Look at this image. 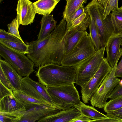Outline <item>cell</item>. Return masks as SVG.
Returning a JSON list of instances; mask_svg holds the SVG:
<instances>
[{
    "mask_svg": "<svg viewBox=\"0 0 122 122\" xmlns=\"http://www.w3.org/2000/svg\"><path fill=\"white\" fill-rule=\"evenodd\" d=\"M66 23L63 18L51 34L40 40L26 42L28 47L27 56L34 66L48 64L61 65L65 54Z\"/></svg>",
    "mask_w": 122,
    "mask_h": 122,
    "instance_id": "cell-1",
    "label": "cell"
},
{
    "mask_svg": "<svg viewBox=\"0 0 122 122\" xmlns=\"http://www.w3.org/2000/svg\"><path fill=\"white\" fill-rule=\"evenodd\" d=\"M76 74V66L51 64L39 67L36 76L46 86H56L74 83Z\"/></svg>",
    "mask_w": 122,
    "mask_h": 122,
    "instance_id": "cell-2",
    "label": "cell"
},
{
    "mask_svg": "<svg viewBox=\"0 0 122 122\" xmlns=\"http://www.w3.org/2000/svg\"><path fill=\"white\" fill-rule=\"evenodd\" d=\"M46 87L47 91L53 101L61 110L74 107L81 101L78 92L74 83L66 85Z\"/></svg>",
    "mask_w": 122,
    "mask_h": 122,
    "instance_id": "cell-3",
    "label": "cell"
},
{
    "mask_svg": "<svg viewBox=\"0 0 122 122\" xmlns=\"http://www.w3.org/2000/svg\"><path fill=\"white\" fill-rule=\"evenodd\" d=\"M86 7L90 16L93 18L98 29L101 47L106 46L108 39L113 33L111 20V13L104 19L103 8L97 0H92Z\"/></svg>",
    "mask_w": 122,
    "mask_h": 122,
    "instance_id": "cell-4",
    "label": "cell"
},
{
    "mask_svg": "<svg viewBox=\"0 0 122 122\" xmlns=\"http://www.w3.org/2000/svg\"><path fill=\"white\" fill-rule=\"evenodd\" d=\"M106 46L101 47L93 55L76 66L75 83L82 87L94 76L104 58Z\"/></svg>",
    "mask_w": 122,
    "mask_h": 122,
    "instance_id": "cell-5",
    "label": "cell"
},
{
    "mask_svg": "<svg viewBox=\"0 0 122 122\" xmlns=\"http://www.w3.org/2000/svg\"><path fill=\"white\" fill-rule=\"evenodd\" d=\"M0 55L22 77L29 76L34 71V63L27 56L1 43Z\"/></svg>",
    "mask_w": 122,
    "mask_h": 122,
    "instance_id": "cell-6",
    "label": "cell"
},
{
    "mask_svg": "<svg viewBox=\"0 0 122 122\" xmlns=\"http://www.w3.org/2000/svg\"><path fill=\"white\" fill-rule=\"evenodd\" d=\"M89 34L86 31L72 52L63 58L61 65L76 66L96 52Z\"/></svg>",
    "mask_w": 122,
    "mask_h": 122,
    "instance_id": "cell-7",
    "label": "cell"
},
{
    "mask_svg": "<svg viewBox=\"0 0 122 122\" xmlns=\"http://www.w3.org/2000/svg\"><path fill=\"white\" fill-rule=\"evenodd\" d=\"M121 57L117 59L112 70L107 75L92 97L90 101L93 107L104 108L108 97L118 84L120 80L115 76V73L117 65Z\"/></svg>",
    "mask_w": 122,
    "mask_h": 122,
    "instance_id": "cell-8",
    "label": "cell"
},
{
    "mask_svg": "<svg viewBox=\"0 0 122 122\" xmlns=\"http://www.w3.org/2000/svg\"><path fill=\"white\" fill-rule=\"evenodd\" d=\"M112 68L106 57H104L98 70L94 76L82 87L81 90L83 101L88 103L107 75Z\"/></svg>",
    "mask_w": 122,
    "mask_h": 122,
    "instance_id": "cell-9",
    "label": "cell"
},
{
    "mask_svg": "<svg viewBox=\"0 0 122 122\" xmlns=\"http://www.w3.org/2000/svg\"><path fill=\"white\" fill-rule=\"evenodd\" d=\"M20 90L33 97L58 107L48 93L46 86L33 80L29 76L23 78Z\"/></svg>",
    "mask_w": 122,
    "mask_h": 122,
    "instance_id": "cell-10",
    "label": "cell"
},
{
    "mask_svg": "<svg viewBox=\"0 0 122 122\" xmlns=\"http://www.w3.org/2000/svg\"><path fill=\"white\" fill-rule=\"evenodd\" d=\"M16 10L19 25H27L34 22L36 13L33 3L30 0H18Z\"/></svg>",
    "mask_w": 122,
    "mask_h": 122,
    "instance_id": "cell-11",
    "label": "cell"
},
{
    "mask_svg": "<svg viewBox=\"0 0 122 122\" xmlns=\"http://www.w3.org/2000/svg\"><path fill=\"white\" fill-rule=\"evenodd\" d=\"M122 35L113 34L108 39L106 46V57L110 66H114L117 59L122 55Z\"/></svg>",
    "mask_w": 122,
    "mask_h": 122,
    "instance_id": "cell-12",
    "label": "cell"
},
{
    "mask_svg": "<svg viewBox=\"0 0 122 122\" xmlns=\"http://www.w3.org/2000/svg\"><path fill=\"white\" fill-rule=\"evenodd\" d=\"M0 67L15 90H20L23 78L11 65L4 60L0 59Z\"/></svg>",
    "mask_w": 122,
    "mask_h": 122,
    "instance_id": "cell-13",
    "label": "cell"
},
{
    "mask_svg": "<svg viewBox=\"0 0 122 122\" xmlns=\"http://www.w3.org/2000/svg\"><path fill=\"white\" fill-rule=\"evenodd\" d=\"M81 114L80 111L73 107L65 110H61L55 114L46 116L45 122H68Z\"/></svg>",
    "mask_w": 122,
    "mask_h": 122,
    "instance_id": "cell-14",
    "label": "cell"
},
{
    "mask_svg": "<svg viewBox=\"0 0 122 122\" xmlns=\"http://www.w3.org/2000/svg\"><path fill=\"white\" fill-rule=\"evenodd\" d=\"M86 31H78L75 29L69 31H66L64 56L68 55L72 52Z\"/></svg>",
    "mask_w": 122,
    "mask_h": 122,
    "instance_id": "cell-15",
    "label": "cell"
},
{
    "mask_svg": "<svg viewBox=\"0 0 122 122\" xmlns=\"http://www.w3.org/2000/svg\"><path fill=\"white\" fill-rule=\"evenodd\" d=\"M40 23L41 27L37 36V40H42L48 36L57 26V22L52 15H43Z\"/></svg>",
    "mask_w": 122,
    "mask_h": 122,
    "instance_id": "cell-16",
    "label": "cell"
},
{
    "mask_svg": "<svg viewBox=\"0 0 122 122\" xmlns=\"http://www.w3.org/2000/svg\"><path fill=\"white\" fill-rule=\"evenodd\" d=\"M60 0H39L33 3L36 13L43 15H50Z\"/></svg>",
    "mask_w": 122,
    "mask_h": 122,
    "instance_id": "cell-17",
    "label": "cell"
},
{
    "mask_svg": "<svg viewBox=\"0 0 122 122\" xmlns=\"http://www.w3.org/2000/svg\"><path fill=\"white\" fill-rule=\"evenodd\" d=\"M91 20V17L86 11L66 25V31H69L75 29L78 31H86L89 27Z\"/></svg>",
    "mask_w": 122,
    "mask_h": 122,
    "instance_id": "cell-18",
    "label": "cell"
},
{
    "mask_svg": "<svg viewBox=\"0 0 122 122\" xmlns=\"http://www.w3.org/2000/svg\"><path fill=\"white\" fill-rule=\"evenodd\" d=\"M74 107L79 111L81 113L92 120H96L107 117L106 115L99 112L93 107L87 105L81 101Z\"/></svg>",
    "mask_w": 122,
    "mask_h": 122,
    "instance_id": "cell-19",
    "label": "cell"
},
{
    "mask_svg": "<svg viewBox=\"0 0 122 122\" xmlns=\"http://www.w3.org/2000/svg\"><path fill=\"white\" fill-rule=\"evenodd\" d=\"M13 94L19 104L39 105H46L49 104L33 97L24 93L20 90H13Z\"/></svg>",
    "mask_w": 122,
    "mask_h": 122,
    "instance_id": "cell-20",
    "label": "cell"
},
{
    "mask_svg": "<svg viewBox=\"0 0 122 122\" xmlns=\"http://www.w3.org/2000/svg\"><path fill=\"white\" fill-rule=\"evenodd\" d=\"M111 13L113 34L122 35V9L118 8L112 10Z\"/></svg>",
    "mask_w": 122,
    "mask_h": 122,
    "instance_id": "cell-21",
    "label": "cell"
},
{
    "mask_svg": "<svg viewBox=\"0 0 122 122\" xmlns=\"http://www.w3.org/2000/svg\"><path fill=\"white\" fill-rule=\"evenodd\" d=\"M66 4L63 12L62 16L66 20L71 16L84 3L86 0H66Z\"/></svg>",
    "mask_w": 122,
    "mask_h": 122,
    "instance_id": "cell-22",
    "label": "cell"
},
{
    "mask_svg": "<svg viewBox=\"0 0 122 122\" xmlns=\"http://www.w3.org/2000/svg\"><path fill=\"white\" fill-rule=\"evenodd\" d=\"M91 20L89 26V35L96 51L101 47L100 37L97 28L93 18L90 16Z\"/></svg>",
    "mask_w": 122,
    "mask_h": 122,
    "instance_id": "cell-23",
    "label": "cell"
},
{
    "mask_svg": "<svg viewBox=\"0 0 122 122\" xmlns=\"http://www.w3.org/2000/svg\"><path fill=\"white\" fill-rule=\"evenodd\" d=\"M0 43L20 53L24 54L28 53V46L25 43L3 40H0Z\"/></svg>",
    "mask_w": 122,
    "mask_h": 122,
    "instance_id": "cell-24",
    "label": "cell"
},
{
    "mask_svg": "<svg viewBox=\"0 0 122 122\" xmlns=\"http://www.w3.org/2000/svg\"><path fill=\"white\" fill-rule=\"evenodd\" d=\"M97 1L103 8V17L104 19L110 13L111 11L118 8V0H99Z\"/></svg>",
    "mask_w": 122,
    "mask_h": 122,
    "instance_id": "cell-25",
    "label": "cell"
},
{
    "mask_svg": "<svg viewBox=\"0 0 122 122\" xmlns=\"http://www.w3.org/2000/svg\"><path fill=\"white\" fill-rule=\"evenodd\" d=\"M122 107V97L111 99L107 102L104 110L107 113L117 110Z\"/></svg>",
    "mask_w": 122,
    "mask_h": 122,
    "instance_id": "cell-26",
    "label": "cell"
},
{
    "mask_svg": "<svg viewBox=\"0 0 122 122\" xmlns=\"http://www.w3.org/2000/svg\"><path fill=\"white\" fill-rule=\"evenodd\" d=\"M18 18L17 16L12 22L7 25L8 32L16 37L21 40L23 41L20 35L18 28L19 26Z\"/></svg>",
    "mask_w": 122,
    "mask_h": 122,
    "instance_id": "cell-27",
    "label": "cell"
},
{
    "mask_svg": "<svg viewBox=\"0 0 122 122\" xmlns=\"http://www.w3.org/2000/svg\"><path fill=\"white\" fill-rule=\"evenodd\" d=\"M0 40L11 41L25 43L16 37L5 31L3 29H0Z\"/></svg>",
    "mask_w": 122,
    "mask_h": 122,
    "instance_id": "cell-28",
    "label": "cell"
},
{
    "mask_svg": "<svg viewBox=\"0 0 122 122\" xmlns=\"http://www.w3.org/2000/svg\"><path fill=\"white\" fill-rule=\"evenodd\" d=\"M86 11V7H84L83 5L81 6L71 16L66 20V25H69L74 20Z\"/></svg>",
    "mask_w": 122,
    "mask_h": 122,
    "instance_id": "cell-29",
    "label": "cell"
},
{
    "mask_svg": "<svg viewBox=\"0 0 122 122\" xmlns=\"http://www.w3.org/2000/svg\"><path fill=\"white\" fill-rule=\"evenodd\" d=\"M0 82L8 89L12 91L15 90L0 67Z\"/></svg>",
    "mask_w": 122,
    "mask_h": 122,
    "instance_id": "cell-30",
    "label": "cell"
},
{
    "mask_svg": "<svg viewBox=\"0 0 122 122\" xmlns=\"http://www.w3.org/2000/svg\"><path fill=\"white\" fill-rule=\"evenodd\" d=\"M120 97H122V86L118 84L108 97V98L111 99Z\"/></svg>",
    "mask_w": 122,
    "mask_h": 122,
    "instance_id": "cell-31",
    "label": "cell"
},
{
    "mask_svg": "<svg viewBox=\"0 0 122 122\" xmlns=\"http://www.w3.org/2000/svg\"><path fill=\"white\" fill-rule=\"evenodd\" d=\"M0 100L6 97L13 95V91L7 88L0 82Z\"/></svg>",
    "mask_w": 122,
    "mask_h": 122,
    "instance_id": "cell-32",
    "label": "cell"
},
{
    "mask_svg": "<svg viewBox=\"0 0 122 122\" xmlns=\"http://www.w3.org/2000/svg\"><path fill=\"white\" fill-rule=\"evenodd\" d=\"M108 117L119 119H122V107L115 111L107 113Z\"/></svg>",
    "mask_w": 122,
    "mask_h": 122,
    "instance_id": "cell-33",
    "label": "cell"
},
{
    "mask_svg": "<svg viewBox=\"0 0 122 122\" xmlns=\"http://www.w3.org/2000/svg\"><path fill=\"white\" fill-rule=\"evenodd\" d=\"M89 122H122V119H119L107 117L100 119L91 120Z\"/></svg>",
    "mask_w": 122,
    "mask_h": 122,
    "instance_id": "cell-34",
    "label": "cell"
},
{
    "mask_svg": "<svg viewBox=\"0 0 122 122\" xmlns=\"http://www.w3.org/2000/svg\"><path fill=\"white\" fill-rule=\"evenodd\" d=\"M91 120L81 114L80 115L71 120L68 122H89Z\"/></svg>",
    "mask_w": 122,
    "mask_h": 122,
    "instance_id": "cell-35",
    "label": "cell"
},
{
    "mask_svg": "<svg viewBox=\"0 0 122 122\" xmlns=\"http://www.w3.org/2000/svg\"><path fill=\"white\" fill-rule=\"evenodd\" d=\"M116 77L122 78V57L116 66L115 73Z\"/></svg>",
    "mask_w": 122,
    "mask_h": 122,
    "instance_id": "cell-36",
    "label": "cell"
},
{
    "mask_svg": "<svg viewBox=\"0 0 122 122\" xmlns=\"http://www.w3.org/2000/svg\"><path fill=\"white\" fill-rule=\"evenodd\" d=\"M0 122H4V117L1 114L0 115Z\"/></svg>",
    "mask_w": 122,
    "mask_h": 122,
    "instance_id": "cell-37",
    "label": "cell"
},
{
    "mask_svg": "<svg viewBox=\"0 0 122 122\" xmlns=\"http://www.w3.org/2000/svg\"><path fill=\"white\" fill-rule=\"evenodd\" d=\"M118 84L120 86H122V79L120 80Z\"/></svg>",
    "mask_w": 122,
    "mask_h": 122,
    "instance_id": "cell-38",
    "label": "cell"
},
{
    "mask_svg": "<svg viewBox=\"0 0 122 122\" xmlns=\"http://www.w3.org/2000/svg\"><path fill=\"white\" fill-rule=\"evenodd\" d=\"M20 122H28V121L27 120H24L21 121Z\"/></svg>",
    "mask_w": 122,
    "mask_h": 122,
    "instance_id": "cell-39",
    "label": "cell"
},
{
    "mask_svg": "<svg viewBox=\"0 0 122 122\" xmlns=\"http://www.w3.org/2000/svg\"><path fill=\"white\" fill-rule=\"evenodd\" d=\"M120 8H121L122 9V5L121 6V7H120Z\"/></svg>",
    "mask_w": 122,
    "mask_h": 122,
    "instance_id": "cell-40",
    "label": "cell"
},
{
    "mask_svg": "<svg viewBox=\"0 0 122 122\" xmlns=\"http://www.w3.org/2000/svg\"><path fill=\"white\" fill-rule=\"evenodd\" d=\"M121 46H122V45Z\"/></svg>",
    "mask_w": 122,
    "mask_h": 122,
    "instance_id": "cell-41",
    "label": "cell"
},
{
    "mask_svg": "<svg viewBox=\"0 0 122 122\" xmlns=\"http://www.w3.org/2000/svg\"></svg>",
    "mask_w": 122,
    "mask_h": 122,
    "instance_id": "cell-42",
    "label": "cell"
}]
</instances>
